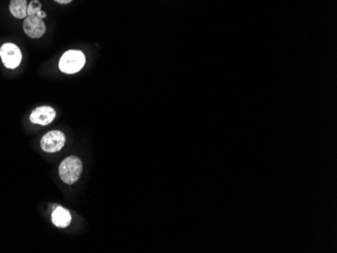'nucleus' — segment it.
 <instances>
[{
	"label": "nucleus",
	"instance_id": "nucleus-9",
	"mask_svg": "<svg viewBox=\"0 0 337 253\" xmlns=\"http://www.w3.org/2000/svg\"><path fill=\"white\" fill-rule=\"evenodd\" d=\"M42 10V3L39 0H32L27 4V15H37Z\"/></svg>",
	"mask_w": 337,
	"mask_h": 253
},
{
	"label": "nucleus",
	"instance_id": "nucleus-10",
	"mask_svg": "<svg viewBox=\"0 0 337 253\" xmlns=\"http://www.w3.org/2000/svg\"><path fill=\"white\" fill-rule=\"evenodd\" d=\"M37 15H38V16H40V17H41V18H43V19L47 17V13H46L45 11H43V10H41V11H39Z\"/></svg>",
	"mask_w": 337,
	"mask_h": 253
},
{
	"label": "nucleus",
	"instance_id": "nucleus-5",
	"mask_svg": "<svg viewBox=\"0 0 337 253\" xmlns=\"http://www.w3.org/2000/svg\"><path fill=\"white\" fill-rule=\"evenodd\" d=\"M22 25L25 35L32 39L42 38L47 30L44 19L38 15H27Z\"/></svg>",
	"mask_w": 337,
	"mask_h": 253
},
{
	"label": "nucleus",
	"instance_id": "nucleus-11",
	"mask_svg": "<svg viewBox=\"0 0 337 253\" xmlns=\"http://www.w3.org/2000/svg\"><path fill=\"white\" fill-rule=\"evenodd\" d=\"M57 3H60V4H69L71 3L73 0H55Z\"/></svg>",
	"mask_w": 337,
	"mask_h": 253
},
{
	"label": "nucleus",
	"instance_id": "nucleus-2",
	"mask_svg": "<svg viewBox=\"0 0 337 253\" xmlns=\"http://www.w3.org/2000/svg\"><path fill=\"white\" fill-rule=\"evenodd\" d=\"M85 62L86 58L82 51L71 50L62 55L59 62V68L65 74H75L83 69Z\"/></svg>",
	"mask_w": 337,
	"mask_h": 253
},
{
	"label": "nucleus",
	"instance_id": "nucleus-8",
	"mask_svg": "<svg viewBox=\"0 0 337 253\" xmlns=\"http://www.w3.org/2000/svg\"><path fill=\"white\" fill-rule=\"evenodd\" d=\"M10 13L19 19H24L27 16V1L26 0H10Z\"/></svg>",
	"mask_w": 337,
	"mask_h": 253
},
{
	"label": "nucleus",
	"instance_id": "nucleus-6",
	"mask_svg": "<svg viewBox=\"0 0 337 253\" xmlns=\"http://www.w3.org/2000/svg\"><path fill=\"white\" fill-rule=\"evenodd\" d=\"M56 117V110L50 106H40L36 108L30 116L33 124H40L43 126L49 125Z\"/></svg>",
	"mask_w": 337,
	"mask_h": 253
},
{
	"label": "nucleus",
	"instance_id": "nucleus-4",
	"mask_svg": "<svg viewBox=\"0 0 337 253\" xmlns=\"http://www.w3.org/2000/svg\"><path fill=\"white\" fill-rule=\"evenodd\" d=\"M66 144V136L60 130H52L45 134L41 139V148L44 152H60Z\"/></svg>",
	"mask_w": 337,
	"mask_h": 253
},
{
	"label": "nucleus",
	"instance_id": "nucleus-7",
	"mask_svg": "<svg viewBox=\"0 0 337 253\" xmlns=\"http://www.w3.org/2000/svg\"><path fill=\"white\" fill-rule=\"evenodd\" d=\"M72 221V216L67 209L62 207H57L52 214V222L59 228H65L70 225Z\"/></svg>",
	"mask_w": 337,
	"mask_h": 253
},
{
	"label": "nucleus",
	"instance_id": "nucleus-1",
	"mask_svg": "<svg viewBox=\"0 0 337 253\" xmlns=\"http://www.w3.org/2000/svg\"><path fill=\"white\" fill-rule=\"evenodd\" d=\"M83 163L77 156L71 155L65 158L59 166V175L61 180L68 185L75 184L81 177Z\"/></svg>",
	"mask_w": 337,
	"mask_h": 253
},
{
	"label": "nucleus",
	"instance_id": "nucleus-3",
	"mask_svg": "<svg viewBox=\"0 0 337 253\" xmlns=\"http://www.w3.org/2000/svg\"><path fill=\"white\" fill-rule=\"evenodd\" d=\"M0 58L5 68L13 70L19 66L22 60V54L16 45L6 43L0 48Z\"/></svg>",
	"mask_w": 337,
	"mask_h": 253
}]
</instances>
